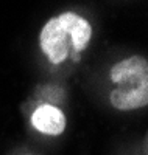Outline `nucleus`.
<instances>
[{"instance_id":"nucleus-3","label":"nucleus","mask_w":148,"mask_h":155,"mask_svg":"<svg viewBox=\"0 0 148 155\" xmlns=\"http://www.w3.org/2000/svg\"><path fill=\"white\" fill-rule=\"evenodd\" d=\"M31 124L39 132L56 137L64 132L67 120H65V115L58 107L51 104H44L33 112Z\"/></svg>"},{"instance_id":"nucleus-2","label":"nucleus","mask_w":148,"mask_h":155,"mask_svg":"<svg viewBox=\"0 0 148 155\" xmlns=\"http://www.w3.org/2000/svg\"><path fill=\"white\" fill-rule=\"evenodd\" d=\"M111 81L115 84L109 95L117 110H134L148 104V62L142 56H131L111 68Z\"/></svg>"},{"instance_id":"nucleus-1","label":"nucleus","mask_w":148,"mask_h":155,"mask_svg":"<svg viewBox=\"0 0 148 155\" xmlns=\"http://www.w3.org/2000/svg\"><path fill=\"white\" fill-rule=\"evenodd\" d=\"M92 37L90 23L76 12H62L50 19L41 31L39 44L44 54L51 64L64 62L70 50L75 53L83 51Z\"/></svg>"}]
</instances>
